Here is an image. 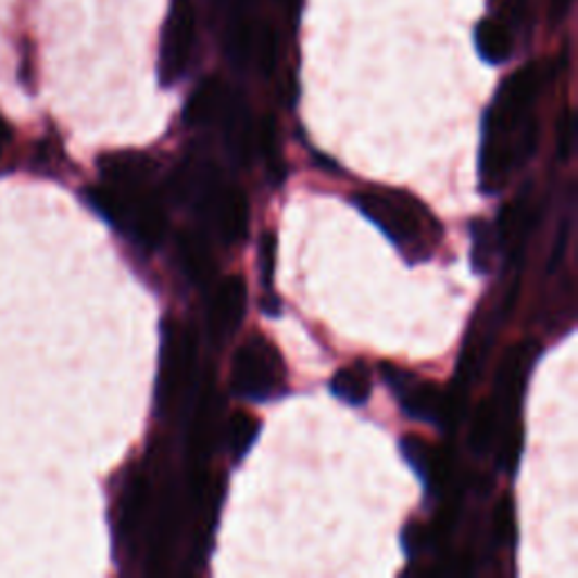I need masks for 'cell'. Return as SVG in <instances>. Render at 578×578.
<instances>
[{
  "label": "cell",
  "mask_w": 578,
  "mask_h": 578,
  "mask_svg": "<svg viewBox=\"0 0 578 578\" xmlns=\"http://www.w3.org/2000/svg\"><path fill=\"white\" fill-rule=\"evenodd\" d=\"M351 201L410 265L427 263L437 255L443 242V226L420 199L393 188H370L353 192Z\"/></svg>",
  "instance_id": "cell-1"
},
{
  "label": "cell",
  "mask_w": 578,
  "mask_h": 578,
  "mask_svg": "<svg viewBox=\"0 0 578 578\" xmlns=\"http://www.w3.org/2000/svg\"><path fill=\"white\" fill-rule=\"evenodd\" d=\"M230 389L242 400L269 402L285 393L287 368L276 345L265 335H249L234 355Z\"/></svg>",
  "instance_id": "cell-2"
},
{
  "label": "cell",
  "mask_w": 578,
  "mask_h": 578,
  "mask_svg": "<svg viewBox=\"0 0 578 578\" xmlns=\"http://www.w3.org/2000/svg\"><path fill=\"white\" fill-rule=\"evenodd\" d=\"M197 41L194 0H175L161 37L159 73L163 86H175L188 71Z\"/></svg>",
  "instance_id": "cell-3"
},
{
  "label": "cell",
  "mask_w": 578,
  "mask_h": 578,
  "mask_svg": "<svg viewBox=\"0 0 578 578\" xmlns=\"http://www.w3.org/2000/svg\"><path fill=\"white\" fill-rule=\"evenodd\" d=\"M194 337L190 330H181L175 326H167L163 335V349H161V370H159V385L156 398L163 410L172 407L184 395L186 387L192 380L194 370Z\"/></svg>",
  "instance_id": "cell-4"
},
{
  "label": "cell",
  "mask_w": 578,
  "mask_h": 578,
  "mask_svg": "<svg viewBox=\"0 0 578 578\" xmlns=\"http://www.w3.org/2000/svg\"><path fill=\"white\" fill-rule=\"evenodd\" d=\"M152 488L148 473L131 470L121 498L115 502V517H113V542L115 549H125V556L131 558L142 538V527L148 523V513L152 506Z\"/></svg>",
  "instance_id": "cell-5"
},
{
  "label": "cell",
  "mask_w": 578,
  "mask_h": 578,
  "mask_svg": "<svg viewBox=\"0 0 578 578\" xmlns=\"http://www.w3.org/2000/svg\"><path fill=\"white\" fill-rule=\"evenodd\" d=\"M382 378L391 387V391L398 395L402 412L414 420L420 423H443V404H445V393L434 385L427 382L418 375L402 370L398 366L385 364L382 366Z\"/></svg>",
  "instance_id": "cell-6"
},
{
  "label": "cell",
  "mask_w": 578,
  "mask_h": 578,
  "mask_svg": "<svg viewBox=\"0 0 578 578\" xmlns=\"http://www.w3.org/2000/svg\"><path fill=\"white\" fill-rule=\"evenodd\" d=\"M513 136L483 121V138L479 154V184L486 194H498L508 179V172L517 161Z\"/></svg>",
  "instance_id": "cell-7"
},
{
  "label": "cell",
  "mask_w": 578,
  "mask_h": 578,
  "mask_svg": "<svg viewBox=\"0 0 578 578\" xmlns=\"http://www.w3.org/2000/svg\"><path fill=\"white\" fill-rule=\"evenodd\" d=\"M247 312V282L242 276H226L213 292L209 307L211 335L217 341L228 339L238 330Z\"/></svg>",
  "instance_id": "cell-8"
},
{
  "label": "cell",
  "mask_w": 578,
  "mask_h": 578,
  "mask_svg": "<svg viewBox=\"0 0 578 578\" xmlns=\"http://www.w3.org/2000/svg\"><path fill=\"white\" fill-rule=\"evenodd\" d=\"M400 452L404 461L414 468V473L425 483L429 495H439L452 477V458L448 450L434 448L418 437H404L400 441Z\"/></svg>",
  "instance_id": "cell-9"
},
{
  "label": "cell",
  "mask_w": 578,
  "mask_h": 578,
  "mask_svg": "<svg viewBox=\"0 0 578 578\" xmlns=\"http://www.w3.org/2000/svg\"><path fill=\"white\" fill-rule=\"evenodd\" d=\"M98 169L104 186L123 197H131L148 186L152 177V161L138 152L104 154L98 159Z\"/></svg>",
  "instance_id": "cell-10"
},
{
  "label": "cell",
  "mask_w": 578,
  "mask_h": 578,
  "mask_svg": "<svg viewBox=\"0 0 578 578\" xmlns=\"http://www.w3.org/2000/svg\"><path fill=\"white\" fill-rule=\"evenodd\" d=\"M209 209L219 238L226 244L240 242L249 228V201L240 188H226L209 197Z\"/></svg>",
  "instance_id": "cell-11"
},
{
  "label": "cell",
  "mask_w": 578,
  "mask_h": 578,
  "mask_svg": "<svg viewBox=\"0 0 578 578\" xmlns=\"http://www.w3.org/2000/svg\"><path fill=\"white\" fill-rule=\"evenodd\" d=\"M533 360H536V355H533L529 343L511 345L504 360H502V364H500L498 398L495 400H502L506 407L508 404H513L515 410H519V402H523Z\"/></svg>",
  "instance_id": "cell-12"
},
{
  "label": "cell",
  "mask_w": 578,
  "mask_h": 578,
  "mask_svg": "<svg viewBox=\"0 0 578 578\" xmlns=\"http://www.w3.org/2000/svg\"><path fill=\"white\" fill-rule=\"evenodd\" d=\"M475 43H477V52L481 54L483 62L500 66V64L508 62L511 54H513V30L498 16L486 18L477 25Z\"/></svg>",
  "instance_id": "cell-13"
},
{
  "label": "cell",
  "mask_w": 578,
  "mask_h": 578,
  "mask_svg": "<svg viewBox=\"0 0 578 578\" xmlns=\"http://www.w3.org/2000/svg\"><path fill=\"white\" fill-rule=\"evenodd\" d=\"M330 391L341 402L351 404V407H362V404H366L370 398V391H373L370 373H368L366 364L355 362L353 366L339 368L330 380Z\"/></svg>",
  "instance_id": "cell-14"
},
{
  "label": "cell",
  "mask_w": 578,
  "mask_h": 578,
  "mask_svg": "<svg viewBox=\"0 0 578 578\" xmlns=\"http://www.w3.org/2000/svg\"><path fill=\"white\" fill-rule=\"evenodd\" d=\"M179 263L184 274L194 285H206L215 274V263L209 244L204 242V238L194 234H184L179 238Z\"/></svg>",
  "instance_id": "cell-15"
},
{
  "label": "cell",
  "mask_w": 578,
  "mask_h": 578,
  "mask_svg": "<svg viewBox=\"0 0 578 578\" xmlns=\"http://www.w3.org/2000/svg\"><path fill=\"white\" fill-rule=\"evenodd\" d=\"M224 109V89L219 79H206L194 91L186 106V121L190 125H206L215 121Z\"/></svg>",
  "instance_id": "cell-16"
},
{
  "label": "cell",
  "mask_w": 578,
  "mask_h": 578,
  "mask_svg": "<svg viewBox=\"0 0 578 578\" xmlns=\"http://www.w3.org/2000/svg\"><path fill=\"white\" fill-rule=\"evenodd\" d=\"M215 416H217L215 391H213V385L206 382V389L204 393H201L199 410H197L194 425H192V456L204 458L209 454L211 443H213V434H215Z\"/></svg>",
  "instance_id": "cell-17"
},
{
  "label": "cell",
  "mask_w": 578,
  "mask_h": 578,
  "mask_svg": "<svg viewBox=\"0 0 578 578\" xmlns=\"http://www.w3.org/2000/svg\"><path fill=\"white\" fill-rule=\"evenodd\" d=\"M468 230H470V265L477 274H488L490 267H493V260L500 247L495 228L486 219H473Z\"/></svg>",
  "instance_id": "cell-18"
},
{
  "label": "cell",
  "mask_w": 578,
  "mask_h": 578,
  "mask_svg": "<svg viewBox=\"0 0 578 578\" xmlns=\"http://www.w3.org/2000/svg\"><path fill=\"white\" fill-rule=\"evenodd\" d=\"M498 423H500V407L495 398H486L479 402V407L473 414L470 420V437L468 443L475 454H483L488 445L493 443L498 434Z\"/></svg>",
  "instance_id": "cell-19"
},
{
  "label": "cell",
  "mask_w": 578,
  "mask_h": 578,
  "mask_svg": "<svg viewBox=\"0 0 578 578\" xmlns=\"http://www.w3.org/2000/svg\"><path fill=\"white\" fill-rule=\"evenodd\" d=\"M260 420L247 412H236L226 427V443L234 461H242L260 437Z\"/></svg>",
  "instance_id": "cell-20"
},
{
  "label": "cell",
  "mask_w": 578,
  "mask_h": 578,
  "mask_svg": "<svg viewBox=\"0 0 578 578\" xmlns=\"http://www.w3.org/2000/svg\"><path fill=\"white\" fill-rule=\"evenodd\" d=\"M515 533H517V527H515L513 500H511V495H504L495 508V515H493V536H495L498 544L506 546V544L515 542Z\"/></svg>",
  "instance_id": "cell-21"
},
{
  "label": "cell",
  "mask_w": 578,
  "mask_h": 578,
  "mask_svg": "<svg viewBox=\"0 0 578 578\" xmlns=\"http://www.w3.org/2000/svg\"><path fill=\"white\" fill-rule=\"evenodd\" d=\"M523 425H519V420H513L508 427H506V434L502 439V448H500V456H502V468L504 470H515L517 464H519V454H523Z\"/></svg>",
  "instance_id": "cell-22"
},
{
  "label": "cell",
  "mask_w": 578,
  "mask_h": 578,
  "mask_svg": "<svg viewBox=\"0 0 578 578\" xmlns=\"http://www.w3.org/2000/svg\"><path fill=\"white\" fill-rule=\"evenodd\" d=\"M14 131L12 125H8V121L0 115V175H5V172H14L16 163H14Z\"/></svg>",
  "instance_id": "cell-23"
},
{
  "label": "cell",
  "mask_w": 578,
  "mask_h": 578,
  "mask_svg": "<svg viewBox=\"0 0 578 578\" xmlns=\"http://www.w3.org/2000/svg\"><path fill=\"white\" fill-rule=\"evenodd\" d=\"M529 10V0H495V12L498 18L504 21L511 30L515 25H519L525 21Z\"/></svg>",
  "instance_id": "cell-24"
},
{
  "label": "cell",
  "mask_w": 578,
  "mask_h": 578,
  "mask_svg": "<svg viewBox=\"0 0 578 578\" xmlns=\"http://www.w3.org/2000/svg\"><path fill=\"white\" fill-rule=\"evenodd\" d=\"M260 267H263V280L269 287L276 267V236L269 234V230H265L263 240H260Z\"/></svg>",
  "instance_id": "cell-25"
},
{
  "label": "cell",
  "mask_w": 578,
  "mask_h": 578,
  "mask_svg": "<svg viewBox=\"0 0 578 578\" xmlns=\"http://www.w3.org/2000/svg\"><path fill=\"white\" fill-rule=\"evenodd\" d=\"M429 538H431V533L425 527H420L418 523H410V527L404 529V533H402V544H404V549H407V554L414 556V554H420L423 549H427L431 544Z\"/></svg>",
  "instance_id": "cell-26"
},
{
  "label": "cell",
  "mask_w": 578,
  "mask_h": 578,
  "mask_svg": "<svg viewBox=\"0 0 578 578\" xmlns=\"http://www.w3.org/2000/svg\"><path fill=\"white\" fill-rule=\"evenodd\" d=\"M574 134H576V129H574V115H571V111L567 109V111L563 113L561 123H558V154H561V159H567V156L571 154V148H574Z\"/></svg>",
  "instance_id": "cell-27"
},
{
  "label": "cell",
  "mask_w": 578,
  "mask_h": 578,
  "mask_svg": "<svg viewBox=\"0 0 578 578\" xmlns=\"http://www.w3.org/2000/svg\"><path fill=\"white\" fill-rule=\"evenodd\" d=\"M257 62L263 66V71L269 75L274 71L276 64V35L274 30H265L263 39H260V48H257Z\"/></svg>",
  "instance_id": "cell-28"
},
{
  "label": "cell",
  "mask_w": 578,
  "mask_h": 578,
  "mask_svg": "<svg viewBox=\"0 0 578 578\" xmlns=\"http://www.w3.org/2000/svg\"><path fill=\"white\" fill-rule=\"evenodd\" d=\"M569 5H571V0H552V16L563 18L565 12L569 10Z\"/></svg>",
  "instance_id": "cell-29"
},
{
  "label": "cell",
  "mask_w": 578,
  "mask_h": 578,
  "mask_svg": "<svg viewBox=\"0 0 578 578\" xmlns=\"http://www.w3.org/2000/svg\"><path fill=\"white\" fill-rule=\"evenodd\" d=\"M285 3H292V0H285Z\"/></svg>",
  "instance_id": "cell-30"
}]
</instances>
